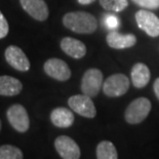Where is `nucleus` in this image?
Masks as SVG:
<instances>
[{
	"mask_svg": "<svg viewBox=\"0 0 159 159\" xmlns=\"http://www.w3.org/2000/svg\"><path fill=\"white\" fill-rule=\"evenodd\" d=\"M6 116H7L8 122L11 123V125L16 131H19V133H26L29 129V116L26 109L22 105L15 104L11 106L7 110Z\"/></svg>",
	"mask_w": 159,
	"mask_h": 159,
	"instance_id": "6",
	"label": "nucleus"
},
{
	"mask_svg": "<svg viewBox=\"0 0 159 159\" xmlns=\"http://www.w3.org/2000/svg\"><path fill=\"white\" fill-rule=\"evenodd\" d=\"M5 60L13 69L27 72L30 69V61L25 52L16 45H11L5 49Z\"/></svg>",
	"mask_w": 159,
	"mask_h": 159,
	"instance_id": "10",
	"label": "nucleus"
},
{
	"mask_svg": "<svg viewBox=\"0 0 159 159\" xmlns=\"http://www.w3.org/2000/svg\"><path fill=\"white\" fill-rule=\"evenodd\" d=\"M104 84L102 71L91 68L85 71L81 80V90L84 94L90 98H94L99 94Z\"/></svg>",
	"mask_w": 159,
	"mask_h": 159,
	"instance_id": "3",
	"label": "nucleus"
},
{
	"mask_svg": "<svg viewBox=\"0 0 159 159\" xmlns=\"http://www.w3.org/2000/svg\"><path fill=\"white\" fill-rule=\"evenodd\" d=\"M137 5L147 9H156L159 7V0H133Z\"/></svg>",
	"mask_w": 159,
	"mask_h": 159,
	"instance_id": "21",
	"label": "nucleus"
},
{
	"mask_svg": "<svg viewBox=\"0 0 159 159\" xmlns=\"http://www.w3.org/2000/svg\"><path fill=\"white\" fill-rule=\"evenodd\" d=\"M151 111V102L147 98H138L125 110V120L129 124H139L146 119Z\"/></svg>",
	"mask_w": 159,
	"mask_h": 159,
	"instance_id": "2",
	"label": "nucleus"
},
{
	"mask_svg": "<svg viewBox=\"0 0 159 159\" xmlns=\"http://www.w3.org/2000/svg\"><path fill=\"white\" fill-rule=\"evenodd\" d=\"M136 21L139 28L146 32L149 36H159V19L153 12L141 9L136 13Z\"/></svg>",
	"mask_w": 159,
	"mask_h": 159,
	"instance_id": "7",
	"label": "nucleus"
},
{
	"mask_svg": "<svg viewBox=\"0 0 159 159\" xmlns=\"http://www.w3.org/2000/svg\"><path fill=\"white\" fill-rule=\"evenodd\" d=\"M23 89V84L15 77L3 75L0 76V96L13 97L19 94Z\"/></svg>",
	"mask_w": 159,
	"mask_h": 159,
	"instance_id": "15",
	"label": "nucleus"
},
{
	"mask_svg": "<svg viewBox=\"0 0 159 159\" xmlns=\"http://www.w3.org/2000/svg\"><path fill=\"white\" fill-rule=\"evenodd\" d=\"M153 89H154V93L156 94L157 99L159 100V78H157L155 80V82L153 84Z\"/></svg>",
	"mask_w": 159,
	"mask_h": 159,
	"instance_id": "23",
	"label": "nucleus"
},
{
	"mask_svg": "<svg viewBox=\"0 0 159 159\" xmlns=\"http://www.w3.org/2000/svg\"><path fill=\"white\" fill-rule=\"evenodd\" d=\"M43 68L47 75L57 81H67L71 77V70L69 66L61 59L53 57V59L47 60Z\"/></svg>",
	"mask_w": 159,
	"mask_h": 159,
	"instance_id": "9",
	"label": "nucleus"
},
{
	"mask_svg": "<svg viewBox=\"0 0 159 159\" xmlns=\"http://www.w3.org/2000/svg\"><path fill=\"white\" fill-rule=\"evenodd\" d=\"M69 107L74 112L79 114L80 116L86 118H93L97 115L96 106L91 100V98L86 94H76L69 98L68 100Z\"/></svg>",
	"mask_w": 159,
	"mask_h": 159,
	"instance_id": "5",
	"label": "nucleus"
},
{
	"mask_svg": "<svg viewBox=\"0 0 159 159\" xmlns=\"http://www.w3.org/2000/svg\"><path fill=\"white\" fill-rule=\"evenodd\" d=\"M21 149L12 145H3L0 147V159H23Z\"/></svg>",
	"mask_w": 159,
	"mask_h": 159,
	"instance_id": "18",
	"label": "nucleus"
},
{
	"mask_svg": "<svg viewBox=\"0 0 159 159\" xmlns=\"http://www.w3.org/2000/svg\"><path fill=\"white\" fill-rule=\"evenodd\" d=\"M50 120L57 127L67 128L74 122V114L71 110L64 107L56 108L50 113Z\"/></svg>",
	"mask_w": 159,
	"mask_h": 159,
	"instance_id": "14",
	"label": "nucleus"
},
{
	"mask_svg": "<svg viewBox=\"0 0 159 159\" xmlns=\"http://www.w3.org/2000/svg\"><path fill=\"white\" fill-rule=\"evenodd\" d=\"M98 159H118L117 150L110 141H102L97 147Z\"/></svg>",
	"mask_w": 159,
	"mask_h": 159,
	"instance_id": "17",
	"label": "nucleus"
},
{
	"mask_svg": "<svg viewBox=\"0 0 159 159\" xmlns=\"http://www.w3.org/2000/svg\"><path fill=\"white\" fill-rule=\"evenodd\" d=\"M94 0H78V2L80 4H83V5H87V4H90L93 3Z\"/></svg>",
	"mask_w": 159,
	"mask_h": 159,
	"instance_id": "24",
	"label": "nucleus"
},
{
	"mask_svg": "<svg viewBox=\"0 0 159 159\" xmlns=\"http://www.w3.org/2000/svg\"><path fill=\"white\" fill-rule=\"evenodd\" d=\"M63 24L66 28L79 34H90L98 29V21L89 12L73 11L64 16Z\"/></svg>",
	"mask_w": 159,
	"mask_h": 159,
	"instance_id": "1",
	"label": "nucleus"
},
{
	"mask_svg": "<svg viewBox=\"0 0 159 159\" xmlns=\"http://www.w3.org/2000/svg\"><path fill=\"white\" fill-rule=\"evenodd\" d=\"M100 4L106 11L119 12L127 7L128 1L127 0H100Z\"/></svg>",
	"mask_w": 159,
	"mask_h": 159,
	"instance_id": "19",
	"label": "nucleus"
},
{
	"mask_svg": "<svg viewBox=\"0 0 159 159\" xmlns=\"http://www.w3.org/2000/svg\"><path fill=\"white\" fill-rule=\"evenodd\" d=\"M8 31H9L8 23L6 21L5 16L0 11V39L6 37V35L8 34Z\"/></svg>",
	"mask_w": 159,
	"mask_h": 159,
	"instance_id": "22",
	"label": "nucleus"
},
{
	"mask_svg": "<svg viewBox=\"0 0 159 159\" xmlns=\"http://www.w3.org/2000/svg\"><path fill=\"white\" fill-rule=\"evenodd\" d=\"M22 7L37 21L43 22L48 18L49 11L44 0H20Z\"/></svg>",
	"mask_w": 159,
	"mask_h": 159,
	"instance_id": "11",
	"label": "nucleus"
},
{
	"mask_svg": "<svg viewBox=\"0 0 159 159\" xmlns=\"http://www.w3.org/2000/svg\"><path fill=\"white\" fill-rule=\"evenodd\" d=\"M61 48L66 55L74 59H81L86 55V46L78 39L65 37L61 41Z\"/></svg>",
	"mask_w": 159,
	"mask_h": 159,
	"instance_id": "13",
	"label": "nucleus"
},
{
	"mask_svg": "<svg viewBox=\"0 0 159 159\" xmlns=\"http://www.w3.org/2000/svg\"><path fill=\"white\" fill-rule=\"evenodd\" d=\"M103 22L104 25L106 26V28L111 30V31L116 30L119 27V19L114 15H105Z\"/></svg>",
	"mask_w": 159,
	"mask_h": 159,
	"instance_id": "20",
	"label": "nucleus"
},
{
	"mask_svg": "<svg viewBox=\"0 0 159 159\" xmlns=\"http://www.w3.org/2000/svg\"><path fill=\"white\" fill-rule=\"evenodd\" d=\"M106 40L108 45L115 49L128 48L137 43V37L134 34H120L116 30L108 33Z\"/></svg>",
	"mask_w": 159,
	"mask_h": 159,
	"instance_id": "12",
	"label": "nucleus"
},
{
	"mask_svg": "<svg viewBox=\"0 0 159 159\" xmlns=\"http://www.w3.org/2000/svg\"><path fill=\"white\" fill-rule=\"evenodd\" d=\"M129 79L124 74H114L104 81L103 91L107 97L117 98L123 96L129 89Z\"/></svg>",
	"mask_w": 159,
	"mask_h": 159,
	"instance_id": "4",
	"label": "nucleus"
},
{
	"mask_svg": "<svg viewBox=\"0 0 159 159\" xmlns=\"http://www.w3.org/2000/svg\"><path fill=\"white\" fill-rule=\"evenodd\" d=\"M150 80V70L143 63L134 65L131 69V82L137 89H143L149 83Z\"/></svg>",
	"mask_w": 159,
	"mask_h": 159,
	"instance_id": "16",
	"label": "nucleus"
},
{
	"mask_svg": "<svg viewBox=\"0 0 159 159\" xmlns=\"http://www.w3.org/2000/svg\"><path fill=\"white\" fill-rule=\"evenodd\" d=\"M55 147L63 159H79L80 148L73 139L67 136H60L56 139Z\"/></svg>",
	"mask_w": 159,
	"mask_h": 159,
	"instance_id": "8",
	"label": "nucleus"
},
{
	"mask_svg": "<svg viewBox=\"0 0 159 159\" xmlns=\"http://www.w3.org/2000/svg\"><path fill=\"white\" fill-rule=\"evenodd\" d=\"M0 130H1V120H0Z\"/></svg>",
	"mask_w": 159,
	"mask_h": 159,
	"instance_id": "25",
	"label": "nucleus"
}]
</instances>
